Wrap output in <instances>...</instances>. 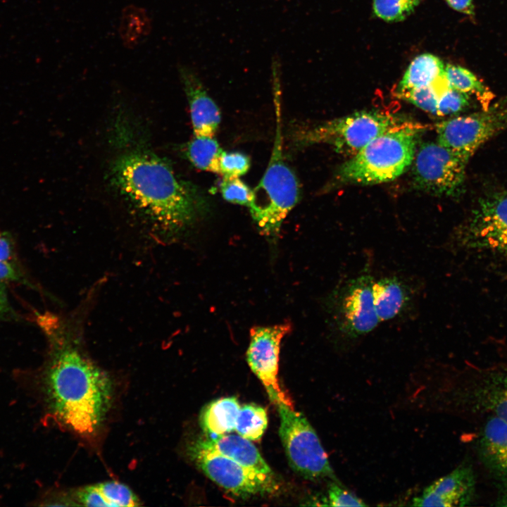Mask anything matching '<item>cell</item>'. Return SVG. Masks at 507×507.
Masks as SVG:
<instances>
[{
  "mask_svg": "<svg viewBox=\"0 0 507 507\" xmlns=\"http://www.w3.org/2000/svg\"><path fill=\"white\" fill-rule=\"evenodd\" d=\"M240 408L235 397H224L211 402L200 416L202 429L206 433L215 436L234 431Z\"/></svg>",
  "mask_w": 507,
  "mask_h": 507,
  "instance_id": "19",
  "label": "cell"
},
{
  "mask_svg": "<svg viewBox=\"0 0 507 507\" xmlns=\"http://www.w3.org/2000/svg\"><path fill=\"white\" fill-rule=\"evenodd\" d=\"M15 254L11 241L5 233L0 232V262L13 264Z\"/></svg>",
  "mask_w": 507,
  "mask_h": 507,
  "instance_id": "31",
  "label": "cell"
},
{
  "mask_svg": "<svg viewBox=\"0 0 507 507\" xmlns=\"http://www.w3.org/2000/svg\"><path fill=\"white\" fill-rule=\"evenodd\" d=\"M77 501L86 506H136L139 500L126 485L115 481L87 486L76 492Z\"/></svg>",
  "mask_w": 507,
  "mask_h": 507,
  "instance_id": "18",
  "label": "cell"
},
{
  "mask_svg": "<svg viewBox=\"0 0 507 507\" xmlns=\"http://www.w3.org/2000/svg\"><path fill=\"white\" fill-rule=\"evenodd\" d=\"M276 113L275 134L270 160L260 182L253 190L249 207L260 232L275 239L285 218L296 205L300 196L298 180L284 159L280 84H274Z\"/></svg>",
  "mask_w": 507,
  "mask_h": 507,
  "instance_id": "3",
  "label": "cell"
},
{
  "mask_svg": "<svg viewBox=\"0 0 507 507\" xmlns=\"http://www.w3.org/2000/svg\"><path fill=\"white\" fill-rule=\"evenodd\" d=\"M496 505L500 506H507V490L499 498Z\"/></svg>",
  "mask_w": 507,
  "mask_h": 507,
  "instance_id": "35",
  "label": "cell"
},
{
  "mask_svg": "<svg viewBox=\"0 0 507 507\" xmlns=\"http://www.w3.org/2000/svg\"><path fill=\"white\" fill-rule=\"evenodd\" d=\"M455 236L461 249L507 257V191L480 198Z\"/></svg>",
  "mask_w": 507,
  "mask_h": 507,
  "instance_id": "8",
  "label": "cell"
},
{
  "mask_svg": "<svg viewBox=\"0 0 507 507\" xmlns=\"http://www.w3.org/2000/svg\"><path fill=\"white\" fill-rule=\"evenodd\" d=\"M454 10L466 15L473 14L472 0H445Z\"/></svg>",
  "mask_w": 507,
  "mask_h": 507,
  "instance_id": "33",
  "label": "cell"
},
{
  "mask_svg": "<svg viewBox=\"0 0 507 507\" xmlns=\"http://www.w3.org/2000/svg\"><path fill=\"white\" fill-rule=\"evenodd\" d=\"M180 73L189 101L195 136L213 137L221 120L218 106L192 70L181 67Z\"/></svg>",
  "mask_w": 507,
  "mask_h": 507,
  "instance_id": "14",
  "label": "cell"
},
{
  "mask_svg": "<svg viewBox=\"0 0 507 507\" xmlns=\"http://www.w3.org/2000/svg\"><path fill=\"white\" fill-rule=\"evenodd\" d=\"M195 446L230 458L246 468L273 474L251 440L239 434H223L196 442Z\"/></svg>",
  "mask_w": 507,
  "mask_h": 507,
  "instance_id": "15",
  "label": "cell"
},
{
  "mask_svg": "<svg viewBox=\"0 0 507 507\" xmlns=\"http://www.w3.org/2000/svg\"><path fill=\"white\" fill-rule=\"evenodd\" d=\"M268 425V415L264 408L255 404L241 406L234 431L251 441H258Z\"/></svg>",
  "mask_w": 507,
  "mask_h": 507,
  "instance_id": "24",
  "label": "cell"
},
{
  "mask_svg": "<svg viewBox=\"0 0 507 507\" xmlns=\"http://www.w3.org/2000/svg\"><path fill=\"white\" fill-rule=\"evenodd\" d=\"M222 150L213 137L195 136L188 144L187 156L197 168L220 173V156Z\"/></svg>",
  "mask_w": 507,
  "mask_h": 507,
  "instance_id": "23",
  "label": "cell"
},
{
  "mask_svg": "<svg viewBox=\"0 0 507 507\" xmlns=\"http://www.w3.org/2000/svg\"><path fill=\"white\" fill-rule=\"evenodd\" d=\"M373 293L375 311L380 322L390 320L399 315L411 299L409 287L396 276L384 277L374 281Z\"/></svg>",
  "mask_w": 507,
  "mask_h": 507,
  "instance_id": "17",
  "label": "cell"
},
{
  "mask_svg": "<svg viewBox=\"0 0 507 507\" xmlns=\"http://www.w3.org/2000/svg\"><path fill=\"white\" fill-rule=\"evenodd\" d=\"M20 275L13 264L0 262V281H18L20 280Z\"/></svg>",
  "mask_w": 507,
  "mask_h": 507,
  "instance_id": "32",
  "label": "cell"
},
{
  "mask_svg": "<svg viewBox=\"0 0 507 507\" xmlns=\"http://www.w3.org/2000/svg\"><path fill=\"white\" fill-rule=\"evenodd\" d=\"M507 127V101L487 110L457 116L436 125L437 142L468 162L489 139Z\"/></svg>",
  "mask_w": 507,
  "mask_h": 507,
  "instance_id": "9",
  "label": "cell"
},
{
  "mask_svg": "<svg viewBox=\"0 0 507 507\" xmlns=\"http://www.w3.org/2000/svg\"><path fill=\"white\" fill-rule=\"evenodd\" d=\"M475 477L468 465H461L427 487L413 498V506L453 507L468 505L475 492Z\"/></svg>",
  "mask_w": 507,
  "mask_h": 507,
  "instance_id": "13",
  "label": "cell"
},
{
  "mask_svg": "<svg viewBox=\"0 0 507 507\" xmlns=\"http://www.w3.org/2000/svg\"><path fill=\"white\" fill-rule=\"evenodd\" d=\"M9 309V304L4 282L0 281V317L4 315Z\"/></svg>",
  "mask_w": 507,
  "mask_h": 507,
  "instance_id": "34",
  "label": "cell"
},
{
  "mask_svg": "<svg viewBox=\"0 0 507 507\" xmlns=\"http://www.w3.org/2000/svg\"><path fill=\"white\" fill-rule=\"evenodd\" d=\"M445 77V65L437 56L423 54L415 57L408 65L396 93L431 84Z\"/></svg>",
  "mask_w": 507,
  "mask_h": 507,
  "instance_id": "20",
  "label": "cell"
},
{
  "mask_svg": "<svg viewBox=\"0 0 507 507\" xmlns=\"http://www.w3.org/2000/svg\"><path fill=\"white\" fill-rule=\"evenodd\" d=\"M250 168L249 158L240 152L222 151L220 156V174L225 178L239 177Z\"/></svg>",
  "mask_w": 507,
  "mask_h": 507,
  "instance_id": "29",
  "label": "cell"
},
{
  "mask_svg": "<svg viewBox=\"0 0 507 507\" xmlns=\"http://www.w3.org/2000/svg\"><path fill=\"white\" fill-rule=\"evenodd\" d=\"M470 106L469 96L448 87L439 96L437 115L446 116L461 113Z\"/></svg>",
  "mask_w": 507,
  "mask_h": 507,
  "instance_id": "28",
  "label": "cell"
},
{
  "mask_svg": "<svg viewBox=\"0 0 507 507\" xmlns=\"http://www.w3.org/2000/svg\"><path fill=\"white\" fill-rule=\"evenodd\" d=\"M374 281L365 266L358 275L342 282L328 299L332 328L344 341L353 342L365 336L380 322L373 301Z\"/></svg>",
  "mask_w": 507,
  "mask_h": 507,
  "instance_id": "5",
  "label": "cell"
},
{
  "mask_svg": "<svg viewBox=\"0 0 507 507\" xmlns=\"http://www.w3.org/2000/svg\"><path fill=\"white\" fill-rule=\"evenodd\" d=\"M291 330L292 325L289 322L253 327L250 330L246 361L265 387L270 401L276 406L284 404L293 408L291 399L282 389L278 381L280 342Z\"/></svg>",
  "mask_w": 507,
  "mask_h": 507,
  "instance_id": "11",
  "label": "cell"
},
{
  "mask_svg": "<svg viewBox=\"0 0 507 507\" xmlns=\"http://www.w3.org/2000/svg\"><path fill=\"white\" fill-rule=\"evenodd\" d=\"M445 76L449 86L468 96H474L482 110H487L494 94L469 70L452 64L445 66Z\"/></svg>",
  "mask_w": 507,
  "mask_h": 507,
  "instance_id": "22",
  "label": "cell"
},
{
  "mask_svg": "<svg viewBox=\"0 0 507 507\" xmlns=\"http://www.w3.org/2000/svg\"><path fill=\"white\" fill-rule=\"evenodd\" d=\"M44 385L58 420L80 435L97 431L112 399V382L106 373L75 347L61 345L46 370Z\"/></svg>",
  "mask_w": 507,
  "mask_h": 507,
  "instance_id": "2",
  "label": "cell"
},
{
  "mask_svg": "<svg viewBox=\"0 0 507 507\" xmlns=\"http://www.w3.org/2000/svg\"><path fill=\"white\" fill-rule=\"evenodd\" d=\"M112 174L115 184L125 195L170 230L192 224L206 208V201L198 190L180 180L168 163L152 154H125L113 164Z\"/></svg>",
  "mask_w": 507,
  "mask_h": 507,
  "instance_id": "1",
  "label": "cell"
},
{
  "mask_svg": "<svg viewBox=\"0 0 507 507\" xmlns=\"http://www.w3.org/2000/svg\"><path fill=\"white\" fill-rule=\"evenodd\" d=\"M413 161V181L417 188L447 196L461 192L467 163L438 142L422 144Z\"/></svg>",
  "mask_w": 507,
  "mask_h": 507,
  "instance_id": "10",
  "label": "cell"
},
{
  "mask_svg": "<svg viewBox=\"0 0 507 507\" xmlns=\"http://www.w3.org/2000/svg\"><path fill=\"white\" fill-rule=\"evenodd\" d=\"M326 505L337 507L366 506L363 500L337 482L330 484Z\"/></svg>",
  "mask_w": 507,
  "mask_h": 507,
  "instance_id": "30",
  "label": "cell"
},
{
  "mask_svg": "<svg viewBox=\"0 0 507 507\" xmlns=\"http://www.w3.org/2000/svg\"><path fill=\"white\" fill-rule=\"evenodd\" d=\"M418 130L406 122L374 138L339 167L337 180L375 184L395 180L413 161Z\"/></svg>",
  "mask_w": 507,
  "mask_h": 507,
  "instance_id": "4",
  "label": "cell"
},
{
  "mask_svg": "<svg viewBox=\"0 0 507 507\" xmlns=\"http://www.w3.org/2000/svg\"><path fill=\"white\" fill-rule=\"evenodd\" d=\"M277 407L279 434L291 467L308 480L334 479L327 456L306 418L284 404Z\"/></svg>",
  "mask_w": 507,
  "mask_h": 507,
  "instance_id": "7",
  "label": "cell"
},
{
  "mask_svg": "<svg viewBox=\"0 0 507 507\" xmlns=\"http://www.w3.org/2000/svg\"><path fill=\"white\" fill-rule=\"evenodd\" d=\"M420 0H373L375 15L387 22H398L406 18Z\"/></svg>",
  "mask_w": 507,
  "mask_h": 507,
  "instance_id": "26",
  "label": "cell"
},
{
  "mask_svg": "<svg viewBox=\"0 0 507 507\" xmlns=\"http://www.w3.org/2000/svg\"><path fill=\"white\" fill-rule=\"evenodd\" d=\"M448 87L449 84L445 76L431 84L396 94L423 111L437 115L439 96Z\"/></svg>",
  "mask_w": 507,
  "mask_h": 507,
  "instance_id": "25",
  "label": "cell"
},
{
  "mask_svg": "<svg viewBox=\"0 0 507 507\" xmlns=\"http://www.w3.org/2000/svg\"><path fill=\"white\" fill-rule=\"evenodd\" d=\"M404 123L379 111H359L303 132L299 142L328 144L337 152L353 156L374 138Z\"/></svg>",
  "mask_w": 507,
  "mask_h": 507,
  "instance_id": "6",
  "label": "cell"
},
{
  "mask_svg": "<svg viewBox=\"0 0 507 507\" xmlns=\"http://www.w3.org/2000/svg\"><path fill=\"white\" fill-rule=\"evenodd\" d=\"M191 452L194 462L208 477L235 495L247 496L265 494L277 489L273 474L252 470L194 445Z\"/></svg>",
  "mask_w": 507,
  "mask_h": 507,
  "instance_id": "12",
  "label": "cell"
},
{
  "mask_svg": "<svg viewBox=\"0 0 507 507\" xmlns=\"http://www.w3.org/2000/svg\"><path fill=\"white\" fill-rule=\"evenodd\" d=\"M220 192L225 201L248 208L253 200V190L239 177H223L220 184Z\"/></svg>",
  "mask_w": 507,
  "mask_h": 507,
  "instance_id": "27",
  "label": "cell"
},
{
  "mask_svg": "<svg viewBox=\"0 0 507 507\" xmlns=\"http://www.w3.org/2000/svg\"><path fill=\"white\" fill-rule=\"evenodd\" d=\"M480 459L494 475L507 480V423L491 415L478 441Z\"/></svg>",
  "mask_w": 507,
  "mask_h": 507,
  "instance_id": "16",
  "label": "cell"
},
{
  "mask_svg": "<svg viewBox=\"0 0 507 507\" xmlns=\"http://www.w3.org/2000/svg\"><path fill=\"white\" fill-rule=\"evenodd\" d=\"M472 395L477 406L507 423V375H488Z\"/></svg>",
  "mask_w": 507,
  "mask_h": 507,
  "instance_id": "21",
  "label": "cell"
}]
</instances>
